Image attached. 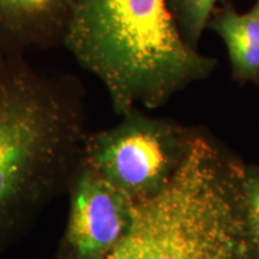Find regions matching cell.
Wrapping results in <instances>:
<instances>
[{"label": "cell", "mask_w": 259, "mask_h": 259, "mask_svg": "<svg viewBox=\"0 0 259 259\" xmlns=\"http://www.w3.org/2000/svg\"><path fill=\"white\" fill-rule=\"evenodd\" d=\"M76 83L0 60V251L69 183L85 134Z\"/></svg>", "instance_id": "1"}, {"label": "cell", "mask_w": 259, "mask_h": 259, "mask_svg": "<svg viewBox=\"0 0 259 259\" xmlns=\"http://www.w3.org/2000/svg\"><path fill=\"white\" fill-rule=\"evenodd\" d=\"M61 42L120 115L163 106L218 66L186 44L166 0H74Z\"/></svg>", "instance_id": "2"}, {"label": "cell", "mask_w": 259, "mask_h": 259, "mask_svg": "<svg viewBox=\"0 0 259 259\" xmlns=\"http://www.w3.org/2000/svg\"><path fill=\"white\" fill-rule=\"evenodd\" d=\"M242 179V162L193 135L167 186L135 204L127 233L103 259H259Z\"/></svg>", "instance_id": "3"}, {"label": "cell", "mask_w": 259, "mask_h": 259, "mask_svg": "<svg viewBox=\"0 0 259 259\" xmlns=\"http://www.w3.org/2000/svg\"><path fill=\"white\" fill-rule=\"evenodd\" d=\"M122 116L114 127L85 135L80 158L137 204L167 186L193 135L176 122L151 118L137 108Z\"/></svg>", "instance_id": "4"}, {"label": "cell", "mask_w": 259, "mask_h": 259, "mask_svg": "<svg viewBox=\"0 0 259 259\" xmlns=\"http://www.w3.org/2000/svg\"><path fill=\"white\" fill-rule=\"evenodd\" d=\"M67 187L70 210L59 259H103L127 233L135 203L82 158Z\"/></svg>", "instance_id": "5"}, {"label": "cell", "mask_w": 259, "mask_h": 259, "mask_svg": "<svg viewBox=\"0 0 259 259\" xmlns=\"http://www.w3.org/2000/svg\"><path fill=\"white\" fill-rule=\"evenodd\" d=\"M74 0H0V60L63 41Z\"/></svg>", "instance_id": "6"}, {"label": "cell", "mask_w": 259, "mask_h": 259, "mask_svg": "<svg viewBox=\"0 0 259 259\" xmlns=\"http://www.w3.org/2000/svg\"><path fill=\"white\" fill-rule=\"evenodd\" d=\"M208 28L221 37L228 53L232 78L241 85L259 87V15L251 9L240 14L231 2L213 10Z\"/></svg>", "instance_id": "7"}, {"label": "cell", "mask_w": 259, "mask_h": 259, "mask_svg": "<svg viewBox=\"0 0 259 259\" xmlns=\"http://www.w3.org/2000/svg\"><path fill=\"white\" fill-rule=\"evenodd\" d=\"M219 2L222 0H166L184 40L193 50L198 48L210 16Z\"/></svg>", "instance_id": "8"}, {"label": "cell", "mask_w": 259, "mask_h": 259, "mask_svg": "<svg viewBox=\"0 0 259 259\" xmlns=\"http://www.w3.org/2000/svg\"><path fill=\"white\" fill-rule=\"evenodd\" d=\"M244 198L248 229L259 250V166L244 164Z\"/></svg>", "instance_id": "9"}, {"label": "cell", "mask_w": 259, "mask_h": 259, "mask_svg": "<svg viewBox=\"0 0 259 259\" xmlns=\"http://www.w3.org/2000/svg\"><path fill=\"white\" fill-rule=\"evenodd\" d=\"M252 9H253L254 10V11L255 12H257V14L259 15V0H258V2L257 3H255V5L253 6V8H252Z\"/></svg>", "instance_id": "10"}]
</instances>
